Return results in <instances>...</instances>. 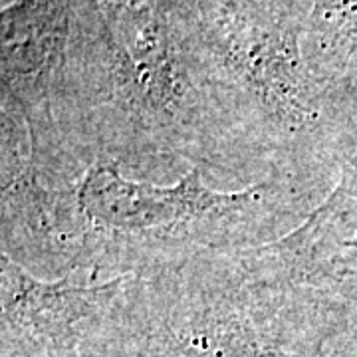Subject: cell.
<instances>
[{
  "instance_id": "1",
  "label": "cell",
  "mask_w": 357,
  "mask_h": 357,
  "mask_svg": "<svg viewBox=\"0 0 357 357\" xmlns=\"http://www.w3.org/2000/svg\"><path fill=\"white\" fill-rule=\"evenodd\" d=\"M203 165L171 185L123 175L107 153L46 181L24 143L2 145V252L38 278L88 270L143 274L197 256L268 244L316 206L328 183L294 175L258 178L241 191L204 183Z\"/></svg>"
}]
</instances>
